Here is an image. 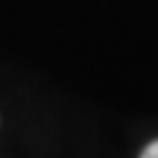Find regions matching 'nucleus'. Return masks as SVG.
<instances>
[{
    "label": "nucleus",
    "mask_w": 158,
    "mask_h": 158,
    "mask_svg": "<svg viewBox=\"0 0 158 158\" xmlns=\"http://www.w3.org/2000/svg\"><path fill=\"white\" fill-rule=\"evenodd\" d=\"M141 158H158V141H153V143L141 153Z\"/></svg>",
    "instance_id": "f257e3e1"
}]
</instances>
